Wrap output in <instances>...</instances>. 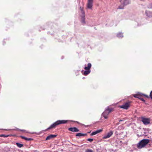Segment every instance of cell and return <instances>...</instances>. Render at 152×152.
<instances>
[{
	"label": "cell",
	"instance_id": "obj_5",
	"mask_svg": "<svg viewBox=\"0 0 152 152\" xmlns=\"http://www.w3.org/2000/svg\"><path fill=\"white\" fill-rule=\"evenodd\" d=\"M142 121L144 123V124H149L150 123V119L149 118H143L142 119Z\"/></svg>",
	"mask_w": 152,
	"mask_h": 152
},
{
	"label": "cell",
	"instance_id": "obj_17",
	"mask_svg": "<svg viewBox=\"0 0 152 152\" xmlns=\"http://www.w3.org/2000/svg\"><path fill=\"white\" fill-rule=\"evenodd\" d=\"M150 97L152 99V91H151V92L150 93Z\"/></svg>",
	"mask_w": 152,
	"mask_h": 152
},
{
	"label": "cell",
	"instance_id": "obj_19",
	"mask_svg": "<svg viewBox=\"0 0 152 152\" xmlns=\"http://www.w3.org/2000/svg\"><path fill=\"white\" fill-rule=\"evenodd\" d=\"M88 141H93V139H88Z\"/></svg>",
	"mask_w": 152,
	"mask_h": 152
},
{
	"label": "cell",
	"instance_id": "obj_1",
	"mask_svg": "<svg viewBox=\"0 0 152 152\" xmlns=\"http://www.w3.org/2000/svg\"><path fill=\"white\" fill-rule=\"evenodd\" d=\"M150 142V140L148 139H144L141 141L140 142L138 143L137 145V146L139 148L141 149L144 146H145L149 143Z\"/></svg>",
	"mask_w": 152,
	"mask_h": 152
},
{
	"label": "cell",
	"instance_id": "obj_18",
	"mask_svg": "<svg viewBox=\"0 0 152 152\" xmlns=\"http://www.w3.org/2000/svg\"><path fill=\"white\" fill-rule=\"evenodd\" d=\"M10 135H6V136H5V135H0V137H9Z\"/></svg>",
	"mask_w": 152,
	"mask_h": 152
},
{
	"label": "cell",
	"instance_id": "obj_6",
	"mask_svg": "<svg viewBox=\"0 0 152 152\" xmlns=\"http://www.w3.org/2000/svg\"><path fill=\"white\" fill-rule=\"evenodd\" d=\"M93 0H88L87 3V7L89 9H91L92 7L93 4Z\"/></svg>",
	"mask_w": 152,
	"mask_h": 152
},
{
	"label": "cell",
	"instance_id": "obj_9",
	"mask_svg": "<svg viewBox=\"0 0 152 152\" xmlns=\"http://www.w3.org/2000/svg\"><path fill=\"white\" fill-rule=\"evenodd\" d=\"M112 134H113V132L110 131V132H109V133H108V134L106 136L104 137V139H106V138H109L110 137H111L112 136Z\"/></svg>",
	"mask_w": 152,
	"mask_h": 152
},
{
	"label": "cell",
	"instance_id": "obj_14",
	"mask_svg": "<svg viewBox=\"0 0 152 152\" xmlns=\"http://www.w3.org/2000/svg\"><path fill=\"white\" fill-rule=\"evenodd\" d=\"M86 135V134H85V133H78L76 134V136L77 137H81V136H85Z\"/></svg>",
	"mask_w": 152,
	"mask_h": 152
},
{
	"label": "cell",
	"instance_id": "obj_15",
	"mask_svg": "<svg viewBox=\"0 0 152 152\" xmlns=\"http://www.w3.org/2000/svg\"><path fill=\"white\" fill-rule=\"evenodd\" d=\"M16 144L17 145V146H18V147H23V144H19V143H16Z\"/></svg>",
	"mask_w": 152,
	"mask_h": 152
},
{
	"label": "cell",
	"instance_id": "obj_7",
	"mask_svg": "<svg viewBox=\"0 0 152 152\" xmlns=\"http://www.w3.org/2000/svg\"><path fill=\"white\" fill-rule=\"evenodd\" d=\"M69 130L71 131V132H78L79 131V129L76 127H73V128H70L69 129Z\"/></svg>",
	"mask_w": 152,
	"mask_h": 152
},
{
	"label": "cell",
	"instance_id": "obj_8",
	"mask_svg": "<svg viewBox=\"0 0 152 152\" xmlns=\"http://www.w3.org/2000/svg\"><path fill=\"white\" fill-rule=\"evenodd\" d=\"M112 109H108L107 110H106V111L105 112H106L107 113H104V114H105V115H104V117H106H106H107L108 116V115L109 114V113L110 112H112Z\"/></svg>",
	"mask_w": 152,
	"mask_h": 152
},
{
	"label": "cell",
	"instance_id": "obj_13",
	"mask_svg": "<svg viewBox=\"0 0 152 152\" xmlns=\"http://www.w3.org/2000/svg\"><path fill=\"white\" fill-rule=\"evenodd\" d=\"M91 64H88L87 67H85V69L86 70H87V71H89V70H90V69L91 68Z\"/></svg>",
	"mask_w": 152,
	"mask_h": 152
},
{
	"label": "cell",
	"instance_id": "obj_10",
	"mask_svg": "<svg viewBox=\"0 0 152 152\" xmlns=\"http://www.w3.org/2000/svg\"><path fill=\"white\" fill-rule=\"evenodd\" d=\"M102 129H99V130H97L96 131L92 132L91 134V136L95 135L99 133V132H102Z\"/></svg>",
	"mask_w": 152,
	"mask_h": 152
},
{
	"label": "cell",
	"instance_id": "obj_3",
	"mask_svg": "<svg viewBox=\"0 0 152 152\" xmlns=\"http://www.w3.org/2000/svg\"><path fill=\"white\" fill-rule=\"evenodd\" d=\"M120 2L121 5H120V7H121V8H123L124 6L129 3V0H120Z\"/></svg>",
	"mask_w": 152,
	"mask_h": 152
},
{
	"label": "cell",
	"instance_id": "obj_2",
	"mask_svg": "<svg viewBox=\"0 0 152 152\" xmlns=\"http://www.w3.org/2000/svg\"><path fill=\"white\" fill-rule=\"evenodd\" d=\"M67 121H65V120H58L57 121L55 122L53 124H52L51 127H50V128L48 129H51L52 128L58 125L59 124H64V123H66L67 122Z\"/></svg>",
	"mask_w": 152,
	"mask_h": 152
},
{
	"label": "cell",
	"instance_id": "obj_11",
	"mask_svg": "<svg viewBox=\"0 0 152 152\" xmlns=\"http://www.w3.org/2000/svg\"><path fill=\"white\" fill-rule=\"evenodd\" d=\"M56 136H57L56 135H51L49 136L46 137V140H50L51 139H52V138H53L54 137H56Z\"/></svg>",
	"mask_w": 152,
	"mask_h": 152
},
{
	"label": "cell",
	"instance_id": "obj_16",
	"mask_svg": "<svg viewBox=\"0 0 152 152\" xmlns=\"http://www.w3.org/2000/svg\"><path fill=\"white\" fill-rule=\"evenodd\" d=\"M90 72V71H85V72H84V75H87Z\"/></svg>",
	"mask_w": 152,
	"mask_h": 152
},
{
	"label": "cell",
	"instance_id": "obj_12",
	"mask_svg": "<svg viewBox=\"0 0 152 152\" xmlns=\"http://www.w3.org/2000/svg\"><path fill=\"white\" fill-rule=\"evenodd\" d=\"M21 137L23 139L25 140L26 141H31V140H33V139H31V138H27V137H23V136H21Z\"/></svg>",
	"mask_w": 152,
	"mask_h": 152
},
{
	"label": "cell",
	"instance_id": "obj_4",
	"mask_svg": "<svg viewBox=\"0 0 152 152\" xmlns=\"http://www.w3.org/2000/svg\"><path fill=\"white\" fill-rule=\"evenodd\" d=\"M130 105V102H128L127 103H126L125 104H123V105L120 106V108H121L122 109H128L129 108Z\"/></svg>",
	"mask_w": 152,
	"mask_h": 152
}]
</instances>
